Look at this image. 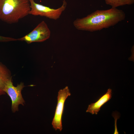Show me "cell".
Wrapping results in <instances>:
<instances>
[{"label": "cell", "instance_id": "obj_1", "mask_svg": "<svg viewBox=\"0 0 134 134\" xmlns=\"http://www.w3.org/2000/svg\"><path fill=\"white\" fill-rule=\"evenodd\" d=\"M125 17L123 10L111 8L106 10H97L85 17L77 18L73 25L78 30L93 32L114 26L124 20Z\"/></svg>", "mask_w": 134, "mask_h": 134}, {"label": "cell", "instance_id": "obj_2", "mask_svg": "<svg viewBox=\"0 0 134 134\" xmlns=\"http://www.w3.org/2000/svg\"><path fill=\"white\" fill-rule=\"evenodd\" d=\"M29 0H0V19L9 24L17 23L29 14Z\"/></svg>", "mask_w": 134, "mask_h": 134}, {"label": "cell", "instance_id": "obj_3", "mask_svg": "<svg viewBox=\"0 0 134 134\" xmlns=\"http://www.w3.org/2000/svg\"><path fill=\"white\" fill-rule=\"evenodd\" d=\"M29 0L31 8L29 14L44 16L54 20L60 18L62 12L65 10L67 4L65 0H64L61 7L54 9L37 3L35 2L34 0Z\"/></svg>", "mask_w": 134, "mask_h": 134}, {"label": "cell", "instance_id": "obj_4", "mask_svg": "<svg viewBox=\"0 0 134 134\" xmlns=\"http://www.w3.org/2000/svg\"><path fill=\"white\" fill-rule=\"evenodd\" d=\"M25 86L23 82H21L16 87L14 86L12 78L5 85L4 91L11 98L12 101L11 110L14 113L19 110L18 106L19 104L24 105L25 101L22 96L21 91Z\"/></svg>", "mask_w": 134, "mask_h": 134}, {"label": "cell", "instance_id": "obj_9", "mask_svg": "<svg viewBox=\"0 0 134 134\" xmlns=\"http://www.w3.org/2000/svg\"><path fill=\"white\" fill-rule=\"evenodd\" d=\"M105 3L113 8L127 5H131L134 3V0H104Z\"/></svg>", "mask_w": 134, "mask_h": 134}, {"label": "cell", "instance_id": "obj_5", "mask_svg": "<svg viewBox=\"0 0 134 134\" xmlns=\"http://www.w3.org/2000/svg\"><path fill=\"white\" fill-rule=\"evenodd\" d=\"M71 94L68 86L59 90L57 96V103L52 124L56 130L60 131L62 129V117L65 102L67 97Z\"/></svg>", "mask_w": 134, "mask_h": 134}, {"label": "cell", "instance_id": "obj_8", "mask_svg": "<svg viewBox=\"0 0 134 134\" xmlns=\"http://www.w3.org/2000/svg\"><path fill=\"white\" fill-rule=\"evenodd\" d=\"M11 78V73L9 69L0 62V96L5 94L4 91L5 86Z\"/></svg>", "mask_w": 134, "mask_h": 134}, {"label": "cell", "instance_id": "obj_10", "mask_svg": "<svg viewBox=\"0 0 134 134\" xmlns=\"http://www.w3.org/2000/svg\"><path fill=\"white\" fill-rule=\"evenodd\" d=\"M18 40V39H16L9 37H6L0 35V42H6L11 41Z\"/></svg>", "mask_w": 134, "mask_h": 134}, {"label": "cell", "instance_id": "obj_7", "mask_svg": "<svg viewBox=\"0 0 134 134\" xmlns=\"http://www.w3.org/2000/svg\"><path fill=\"white\" fill-rule=\"evenodd\" d=\"M112 93V89H108L106 92L100 97L96 101L91 103L88 105L86 112L92 114H97L101 107L111 99Z\"/></svg>", "mask_w": 134, "mask_h": 134}, {"label": "cell", "instance_id": "obj_6", "mask_svg": "<svg viewBox=\"0 0 134 134\" xmlns=\"http://www.w3.org/2000/svg\"><path fill=\"white\" fill-rule=\"evenodd\" d=\"M50 34V31L47 25L43 21L31 32L18 39L25 41L28 44L34 42H42L48 39Z\"/></svg>", "mask_w": 134, "mask_h": 134}]
</instances>
